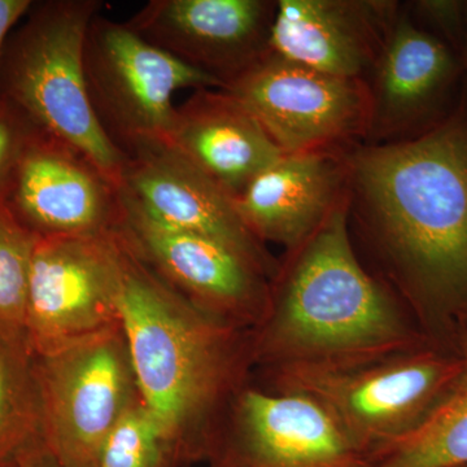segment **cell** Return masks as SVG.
I'll list each match as a JSON object with an SVG mask.
<instances>
[{"instance_id": "277c9868", "label": "cell", "mask_w": 467, "mask_h": 467, "mask_svg": "<svg viewBox=\"0 0 467 467\" xmlns=\"http://www.w3.org/2000/svg\"><path fill=\"white\" fill-rule=\"evenodd\" d=\"M103 8L100 0L33 2L3 48L0 100L81 150L119 189L126 156L101 129L85 79L86 33Z\"/></svg>"}, {"instance_id": "5b68a950", "label": "cell", "mask_w": 467, "mask_h": 467, "mask_svg": "<svg viewBox=\"0 0 467 467\" xmlns=\"http://www.w3.org/2000/svg\"><path fill=\"white\" fill-rule=\"evenodd\" d=\"M465 361L418 344L371 358L266 368L267 389L315 401L373 460L425 417Z\"/></svg>"}, {"instance_id": "484cf974", "label": "cell", "mask_w": 467, "mask_h": 467, "mask_svg": "<svg viewBox=\"0 0 467 467\" xmlns=\"http://www.w3.org/2000/svg\"><path fill=\"white\" fill-rule=\"evenodd\" d=\"M20 467H61V465L52 456L45 442L41 441L26 451V456L20 461Z\"/></svg>"}, {"instance_id": "ba28073f", "label": "cell", "mask_w": 467, "mask_h": 467, "mask_svg": "<svg viewBox=\"0 0 467 467\" xmlns=\"http://www.w3.org/2000/svg\"><path fill=\"white\" fill-rule=\"evenodd\" d=\"M223 90L288 155L349 149L370 131L367 79L328 75L272 51Z\"/></svg>"}, {"instance_id": "7c38bea8", "label": "cell", "mask_w": 467, "mask_h": 467, "mask_svg": "<svg viewBox=\"0 0 467 467\" xmlns=\"http://www.w3.org/2000/svg\"><path fill=\"white\" fill-rule=\"evenodd\" d=\"M2 204L36 239L106 235L121 221L119 187L81 150L36 130Z\"/></svg>"}, {"instance_id": "cb8c5ba5", "label": "cell", "mask_w": 467, "mask_h": 467, "mask_svg": "<svg viewBox=\"0 0 467 467\" xmlns=\"http://www.w3.org/2000/svg\"><path fill=\"white\" fill-rule=\"evenodd\" d=\"M416 8L420 16L451 38L460 33L463 21L466 23L467 3L463 5V3L450 0H427L417 2Z\"/></svg>"}, {"instance_id": "83f0119b", "label": "cell", "mask_w": 467, "mask_h": 467, "mask_svg": "<svg viewBox=\"0 0 467 467\" xmlns=\"http://www.w3.org/2000/svg\"><path fill=\"white\" fill-rule=\"evenodd\" d=\"M463 467H467V466H463Z\"/></svg>"}, {"instance_id": "2e32d148", "label": "cell", "mask_w": 467, "mask_h": 467, "mask_svg": "<svg viewBox=\"0 0 467 467\" xmlns=\"http://www.w3.org/2000/svg\"><path fill=\"white\" fill-rule=\"evenodd\" d=\"M346 150L285 153L257 174L235 199L252 235L287 250L308 238L348 196Z\"/></svg>"}, {"instance_id": "5bb4252c", "label": "cell", "mask_w": 467, "mask_h": 467, "mask_svg": "<svg viewBox=\"0 0 467 467\" xmlns=\"http://www.w3.org/2000/svg\"><path fill=\"white\" fill-rule=\"evenodd\" d=\"M119 190L156 220L216 239L275 276L278 264L245 227L235 201L169 144H149L126 156Z\"/></svg>"}, {"instance_id": "7402d4cb", "label": "cell", "mask_w": 467, "mask_h": 467, "mask_svg": "<svg viewBox=\"0 0 467 467\" xmlns=\"http://www.w3.org/2000/svg\"><path fill=\"white\" fill-rule=\"evenodd\" d=\"M98 467H181L158 420L142 398L113 427Z\"/></svg>"}, {"instance_id": "52a82bcc", "label": "cell", "mask_w": 467, "mask_h": 467, "mask_svg": "<svg viewBox=\"0 0 467 467\" xmlns=\"http://www.w3.org/2000/svg\"><path fill=\"white\" fill-rule=\"evenodd\" d=\"M42 439L61 467H98L113 427L140 400L121 326L33 356Z\"/></svg>"}, {"instance_id": "ffe728a7", "label": "cell", "mask_w": 467, "mask_h": 467, "mask_svg": "<svg viewBox=\"0 0 467 467\" xmlns=\"http://www.w3.org/2000/svg\"><path fill=\"white\" fill-rule=\"evenodd\" d=\"M41 441L33 355L26 347L0 342V467H20L26 451Z\"/></svg>"}, {"instance_id": "7a4b0ae2", "label": "cell", "mask_w": 467, "mask_h": 467, "mask_svg": "<svg viewBox=\"0 0 467 467\" xmlns=\"http://www.w3.org/2000/svg\"><path fill=\"white\" fill-rule=\"evenodd\" d=\"M119 317L140 398L181 467L209 442L254 368L252 331L221 321L171 290L119 233Z\"/></svg>"}, {"instance_id": "9a60e30c", "label": "cell", "mask_w": 467, "mask_h": 467, "mask_svg": "<svg viewBox=\"0 0 467 467\" xmlns=\"http://www.w3.org/2000/svg\"><path fill=\"white\" fill-rule=\"evenodd\" d=\"M398 16V3L387 0H278L269 51L328 75L367 79Z\"/></svg>"}, {"instance_id": "9c48e42d", "label": "cell", "mask_w": 467, "mask_h": 467, "mask_svg": "<svg viewBox=\"0 0 467 467\" xmlns=\"http://www.w3.org/2000/svg\"><path fill=\"white\" fill-rule=\"evenodd\" d=\"M119 230L99 236L36 239L30 264L26 344L48 355L121 326Z\"/></svg>"}, {"instance_id": "8992f818", "label": "cell", "mask_w": 467, "mask_h": 467, "mask_svg": "<svg viewBox=\"0 0 467 467\" xmlns=\"http://www.w3.org/2000/svg\"><path fill=\"white\" fill-rule=\"evenodd\" d=\"M86 88L104 133L125 156L165 142L183 88H223L213 77L181 63L103 14L88 26L84 47Z\"/></svg>"}, {"instance_id": "d6986e66", "label": "cell", "mask_w": 467, "mask_h": 467, "mask_svg": "<svg viewBox=\"0 0 467 467\" xmlns=\"http://www.w3.org/2000/svg\"><path fill=\"white\" fill-rule=\"evenodd\" d=\"M373 462L374 467L467 466V356L462 371L434 407Z\"/></svg>"}, {"instance_id": "603a6c76", "label": "cell", "mask_w": 467, "mask_h": 467, "mask_svg": "<svg viewBox=\"0 0 467 467\" xmlns=\"http://www.w3.org/2000/svg\"><path fill=\"white\" fill-rule=\"evenodd\" d=\"M33 133L26 119L0 100V202Z\"/></svg>"}, {"instance_id": "4fadbf2b", "label": "cell", "mask_w": 467, "mask_h": 467, "mask_svg": "<svg viewBox=\"0 0 467 467\" xmlns=\"http://www.w3.org/2000/svg\"><path fill=\"white\" fill-rule=\"evenodd\" d=\"M276 2L150 0L126 24L223 88L269 52Z\"/></svg>"}, {"instance_id": "8fae6325", "label": "cell", "mask_w": 467, "mask_h": 467, "mask_svg": "<svg viewBox=\"0 0 467 467\" xmlns=\"http://www.w3.org/2000/svg\"><path fill=\"white\" fill-rule=\"evenodd\" d=\"M208 467H374L306 396L245 386L209 442Z\"/></svg>"}, {"instance_id": "6da1fadb", "label": "cell", "mask_w": 467, "mask_h": 467, "mask_svg": "<svg viewBox=\"0 0 467 467\" xmlns=\"http://www.w3.org/2000/svg\"><path fill=\"white\" fill-rule=\"evenodd\" d=\"M349 216L420 308L467 306V109L398 142L343 152Z\"/></svg>"}, {"instance_id": "e0dca14e", "label": "cell", "mask_w": 467, "mask_h": 467, "mask_svg": "<svg viewBox=\"0 0 467 467\" xmlns=\"http://www.w3.org/2000/svg\"><path fill=\"white\" fill-rule=\"evenodd\" d=\"M457 72L459 64L450 46L399 12L368 81V138L380 144L398 142V138L413 133L441 106Z\"/></svg>"}, {"instance_id": "d4e9b609", "label": "cell", "mask_w": 467, "mask_h": 467, "mask_svg": "<svg viewBox=\"0 0 467 467\" xmlns=\"http://www.w3.org/2000/svg\"><path fill=\"white\" fill-rule=\"evenodd\" d=\"M33 0H0V64L9 33L26 16Z\"/></svg>"}, {"instance_id": "44dd1931", "label": "cell", "mask_w": 467, "mask_h": 467, "mask_svg": "<svg viewBox=\"0 0 467 467\" xmlns=\"http://www.w3.org/2000/svg\"><path fill=\"white\" fill-rule=\"evenodd\" d=\"M36 242L0 202V342L26 348L27 287Z\"/></svg>"}, {"instance_id": "30bf717a", "label": "cell", "mask_w": 467, "mask_h": 467, "mask_svg": "<svg viewBox=\"0 0 467 467\" xmlns=\"http://www.w3.org/2000/svg\"><path fill=\"white\" fill-rule=\"evenodd\" d=\"M119 230L140 260L187 301L227 324L252 328L265 315L269 276L229 245L150 216L119 190Z\"/></svg>"}, {"instance_id": "ac0fdd59", "label": "cell", "mask_w": 467, "mask_h": 467, "mask_svg": "<svg viewBox=\"0 0 467 467\" xmlns=\"http://www.w3.org/2000/svg\"><path fill=\"white\" fill-rule=\"evenodd\" d=\"M165 143L234 201L285 155L250 110L223 88H199L175 107Z\"/></svg>"}, {"instance_id": "4316f807", "label": "cell", "mask_w": 467, "mask_h": 467, "mask_svg": "<svg viewBox=\"0 0 467 467\" xmlns=\"http://www.w3.org/2000/svg\"><path fill=\"white\" fill-rule=\"evenodd\" d=\"M466 48H467V9H466Z\"/></svg>"}, {"instance_id": "3957f363", "label": "cell", "mask_w": 467, "mask_h": 467, "mask_svg": "<svg viewBox=\"0 0 467 467\" xmlns=\"http://www.w3.org/2000/svg\"><path fill=\"white\" fill-rule=\"evenodd\" d=\"M251 331L254 365L265 370L420 344L391 295L353 251L348 196L278 264L265 315Z\"/></svg>"}]
</instances>
